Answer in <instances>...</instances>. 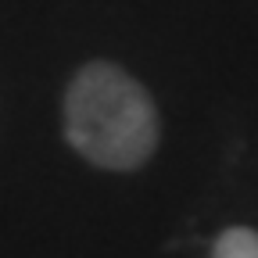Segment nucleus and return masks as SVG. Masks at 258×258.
<instances>
[{
  "mask_svg": "<svg viewBox=\"0 0 258 258\" xmlns=\"http://www.w3.org/2000/svg\"><path fill=\"white\" fill-rule=\"evenodd\" d=\"M64 137L90 165L133 172L158 147V111L122 64L86 61L64 90Z\"/></svg>",
  "mask_w": 258,
  "mask_h": 258,
  "instance_id": "1",
  "label": "nucleus"
},
{
  "mask_svg": "<svg viewBox=\"0 0 258 258\" xmlns=\"http://www.w3.org/2000/svg\"><path fill=\"white\" fill-rule=\"evenodd\" d=\"M212 258H258V230L251 226H230L212 244Z\"/></svg>",
  "mask_w": 258,
  "mask_h": 258,
  "instance_id": "2",
  "label": "nucleus"
}]
</instances>
